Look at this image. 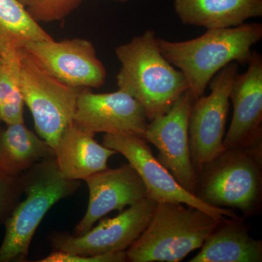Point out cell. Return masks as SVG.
Here are the masks:
<instances>
[{
    "instance_id": "1",
    "label": "cell",
    "mask_w": 262,
    "mask_h": 262,
    "mask_svg": "<svg viewBox=\"0 0 262 262\" xmlns=\"http://www.w3.org/2000/svg\"><path fill=\"white\" fill-rule=\"evenodd\" d=\"M115 53L121 63L117 87L142 105L149 122L168 113L187 91L185 76L162 54L154 31L132 38Z\"/></svg>"
},
{
    "instance_id": "2",
    "label": "cell",
    "mask_w": 262,
    "mask_h": 262,
    "mask_svg": "<svg viewBox=\"0 0 262 262\" xmlns=\"http://www.w3.org/2000/svg\"><path fill=\"white\" fill-rule=\"evenodd\" d=\"M262 39V24H244L232 28L207 29L203 35L182 42L158 37L162 54L185 76L194 101L222 69L232 62L247 64L253 46Z\"/></svg>"
},
{
    "instance_id": "3",
    "label": "cell",
    "mask_w": 262,
    "mask_h": 262,
    "mask_svg": "<svg viewBox=\"0 0 262 262\" xmlns=\"http://www.w3.org/2000/svg\"><path fill=\"white\" fill-rule=\"evenodd\" d=\"M20 177L27 198L19 202L5 221L0 262L24 261L34 234L48 210L80 187L79 180L63 176L55 156L34 164Z\"/></svg>"
},
{
    "instance_id": "4",
    "label": "cell",
    "mask_w": 262,
    "mask_h": 262,
    "mask_svg": "<svg viewBox=\"0 0 262 262\" xmlns=\"http://www.w3.org/2000/svg\"><path fill=\"white\" fill-rule=\"evenodd\" d=\"M222 220L182 203H158L145 230L126 250L127 261H182L201 248Z\"/></svg>"
},
{
    "instance_id": "5",
    "label": "cell",
    "mask_w": 262,
    "mask_h": 262,
    "mask_svg": "<svg viewBox=\"0 0 262 262\" xmlns=\"http://www.w3.org/2000/svg\"><path fill=\"white\" fill-rule=\"evenodd\" d=\"M194 195L217 208H236L244 218L262 206V146L225 149L198 174Z\"/></svg>"
},
{
    "instance_id": "6",
    "label": "cell",
    "mask_w": 262,
    "mask_h": 262,
    "mask_svg": "<svg viewBox=\"0 0 262 262\" xmlns=\"http://www.w3.org/2000/svg\"><path fill=\"white\" fill-rule=\"evenodd\" d=\"M20 62L24 104L32 113L38 136L55 151L63 131L73 122L82 88L67 85L43 72L24 47Z\"/></svg>"
},
{
    "instance_id": "7",
    "label": "cell",
    "mask_w": 262,
    "mask_h": 262,
    "mask_svg": "<svg viewBox=\"0 0 262 262\" xmlns=\"http://www.w3.org/2000/svg\"><path fill=\"white\" fill-rule=\"evenodd\" d=\"M238 63H229L210 81L211 94L193 101L188 121L191 160L196 173L225 150L223 142L232 82Z\"/></svg>"
},
{
    "instance_id": "8",
    "label": "cell",
    "mask_w": 262,
    "mask_h": 262,
    "mask_svg": "<svg viewBox=\"0 0 262 262\" xmlns=\"http://www.w3.org/2000/svg\"><path fill=\"white\" fill-rule=\"evenodd\" d=\"M102 144L128 160L145 184L147 198L156 203H182L220 220L238 215L234 210L210 206L186 190L155 158L144 138L133 134H104Z\"/></svg>"
},
{
    "instance_id": "9",
    "label": "cell",
    "mask_w": 262,
    "mask_h": 262,
    "mask_svg": "<svg viewBox=\"0 0 262 262\" xmlns=\"http://www.w3.org/2000/svg\"><path fill=\"white\" fill-rule=\"evenodd\" d=\"M158 203L146 198L117 216L101 220L81 235L53 232L49 241L54 251L80 256H97L126 251L140 237L151 220Z\"/></svg>"
},
{
    "instance_id": "10",
    "label": "cell",
    "mask_w": 262,
    "mask_h": 262,
    "mask_svg": "<svg viewBox=\"0 0 262 262\" xmlns=\"http://www.w3.org/2000/svg\"><path fill=\"white\" fill-rule=\"evenodd\" d=\"M24 48L43 72L67 85L98 89L105 83L106 68L88 39L31 41Z\"/></svg>"
},
{
    "instance_id": "11",
    "label": "cell",
    "mask_w": 262,
    "mask_h": 262,
    "mask_svg": "<svg viewBox=\"0 0 262 262\" xmlns=\"http://www.w3.org/2000/svg\"><path fill=\"white\" fill-rule=\"evenodd\" d=\"M194 101L189 91L181 95L165 115L149 121L144 139L158 149L157 159L179 184L194 194L198 173L191 160L188 121Z\"/></svg>"
},
{
    "instance_id": "12",
    "label": "cell",
    "mask_w": 262,
    "mask_h": 262,
    "mask_svg": "<svg viewBox=\"0 0 262 262\" xmlns=\"http://www.w3.org/2000/svg\"><path fill=\"white\" fill-rule=\"evenodd\" d=\"M145 110L124 91L95 94L84 88L78 98L73 123L96 134H133L144 138L149 124Z\"/></svg>"
},
{
    "instance_id": "13",
    "label": "cell",
    "mask_w": 262,
    "mask_h": 262,
    "mask_svg": "<svg viewBox=\"0 0 262 262\" xmlns=\"http://www.w3.org/2000/svg\"><path fill=\"white\" fill-rule=\"evenodd\" d=\"M244 74L232 82V122L224 139L225 149L262 146V56L253 51Z\"/></svg>"
},
{
    "instance_id": "14",
    "label": "cell",
    "mask_w": 262,
    "mask_h": 262,
    "mask_svg": "<svg viewBox=\"0 0 262 262\" xmlns=\"http://www.w3.org/2000/svg\"><path fill=\"white\" fill-rule=\"evenodd\" d=\"M89 187V203L75 235L89 232L97 221L110 212L122 211L147 198L145 184L130 164L106 168L84 179Z\"/></svg>"
},
{
    "instance_id": "15",
    "label": "cell",
    "mask_w": 262,
    "mask_h": 262,
    "mask_svg": "<svg viewBox=\"0 0 262 262\" xmlns=\"http://www.w3.org/2000/svg\"><path fill=\"white\" fill-rule=\"evenodd\" d=\"M95 134L72 122L58 141L55 157L58 168L65 177L80 180L107 168L110 157L115 150L98 144Z\"/></svg>"
},
{
    "instance_id": "16",
    "label": "cell",
    "mask_w": 262,
    "mask_h": 262,
    "mask_svg": "<svg viewBox=\"0 0 262 262\" xmlns=\"http://www.w3.org/2000/svg\"><path fill=\"white\" fill-rule=\"evenodd\" d=\"M249 231L244 217H225L189 262H261L262 241Z\"/></svg>"
},
{
    "instance_id": "17",
    "label": "cell",
    "mask_w": 262,
    "mask_h": 262,
    "mask_svg": "<svg viewBox=\"0 0 262 262\" xmlns=\"http://www.w3.org/2000/svg\"><path fill=\"white\" fill-rule=\"evenodd\" d=\"M184 25L207 29L232 28L262 16V0H174Z\"/></svg>"
},
{
    "instance_id": "18",
    "label": "cell",
    "mask_w": 262,
    "mask_h": 262,
    "mask_svg": "<svg viewBox=\"0 0 262 262\" xmlns=\"http://www.w3.org/2000/svg\"><path fill=\"white\" fill-rule=\"evenodd\" d=\"M55 156V151L24 122L0 127V172L20 176L34 164Z\"/></svg>"
},
{
    "instance_id": "19",
    "label": "cell",
    "mask_w": 262,
    "mask_h": 262,
    "mask_svg": "<svg viewBox=\"0 0 262 262\" xmlns=\"http://www.w3.org/2000/svg\"><path fill=\"white\" fill-rule=\"evenodd\" d=\"M22 48L23 46L0 30V116L6 125L24 122Z\"/></svg>"
},
{
    "instance_id": "20",
    "label": "cell",
    "mask_w": 262,
    "mask_h": 262,
    "mask_svg": "<svg viewBox=\"0 0 262 262\" xmlns=\"http://www.w3.org/2000/svg\"><path fill=\"white\" fill-rule=\"evenodd\" d=\"M0 30L23 47L31 41L53 39L18 0H0Z\"/></svg>"
},
{
    "instance_id": "21",
    "label": "cell",
    "mask_w": 262,
    "mask_h": 262,
    "mask_svg": "<svg viewBox=\"0 0 262 262\" xmlns=\"http://www.w3.org/2000/svg\"><path fill=\"white\" fill-rule=\"evenodd\" d=\"M38 24L60 21L80 8L84 0H18Z\"/></svg>"
},
{
    "instance_id": "22",
    "label": "cell",
    "mask_w": 262,
    "mask_h": 262,
    "mask_svg": "<svg viewBox=\"0 0 262 262\" xmlns=\"http://www.w3.org/2000/svg\"><path fill=\"white\" fill-rule=\"evenodd\" d=\"M21 177L0 172V224L5 223L23 194Z\"/></svg>"
},
{
    "instance_id": "23",
    "label": "cell",
    "mask_w": 262,
    "mask_h": 262,
    "mask_svg": "<svg viewBox=\"0 0 262 262\" xmlns=\"http://www.w3.org/2000/svg\"><path fill=\"white\" fill-rule=\"evenodd\" d=\"M39 262H123L127 261L126 251L119 252L108 253L97 256H80L55 251L47 257L39 260Z\"/></svg>"
},
{
    "instance_id": "24",
    "label": "cell",
    "mask_w": 262,
    "mask_h": 262,
    "mask_svg": "<svg viewBox=\"0 0 262 262\" xmlns=\"http://www.w3.org/2000/svg\"><path fill=\"white\" fill-rule=\"evenodd\" d=\"M114 1L120 2V3H127L129 0H114Z\"/></svg>"
},
{
    "instance_id": "25",
    "label": "cell",
    "mask_w": 262,
    "mask_h": 262,
    "mask_svg": "<svg viewBox=\"0 0 262 262\" xmlns=\"http://www.w3.org/2000/svg\"><path fill=\"white\" fill-rule=\"evenodd\" d=\"M1 122H2L1 116H0V123H1Z\"/></svg>"
}]
</instances>
